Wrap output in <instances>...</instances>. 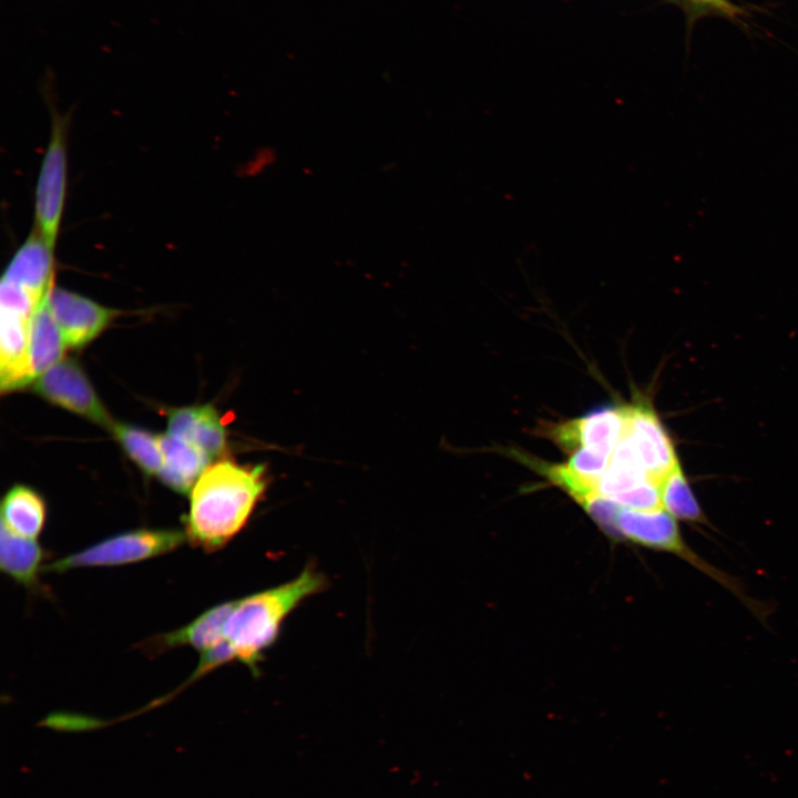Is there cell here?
<instances>
[{
  "label": "cell",
  "instance_id": "cell-8",
  "mask_svg": "<svg viewBox=\"0 0 798 798\" xmlns=\"http://www.w3.org/2000/svg\"><path fill=\"white\" fill-rule=\"evenodd\" d=\"M623 427L622 407L604 406L581 418L545 426L544 434L569 453L585 448L611 459Z\"/></svg>",
  "mask_w": 798,
  "mask_h": 798
},
{
  "label": "cell",
  "instance_id": "cell-20",
  "mask_svg": "<svg viewBox=\"0 0 798 798\" xmlns=\"http://www.w3.org/2000/svg\"><path fill=\"white\" fill-rule=\"evenodd\" d=\"M663 509L676 520L704 523L706 516L678 463L661 482Z\"/></svg>",
  "mask_w": 798,
  "mask_h": 798
},
{
  "label": "cell",
  "instance_id": "cell-21",
  "mask_svg": "<svg viewBox=\"0 0 798 798\" xmlns=\"http://www.w3.org/2000/svg\"><path fill=\"white\" fill-rule=\"evenodd\" d=\"M610 462V458L581 448L570 453L565 466L582 483L597 492V484Z\"/></svg>",
  "mask_w": 798,
  "mask_h": 798
},
{
  "label": "cell",
  "instance_id": "cell-4",
  "mask_svg": "<svg viewBox=\"0 0 798 798\" xmlns=\"http://www.w3.org/2000/svg\"><path fill=\"white\" fill-rule=\"evenodd\" d=\"M66 116L52 115L50 139L41 162L34 201V229L54 249L66 191Z\"/></svg>",
  "mask_w": 798,
  "mask_h": 798
},
{
  "label": "cell",
  "instance_id": "cell-3",
  "mask_svg": "<svg viewBox=\"0 0 798 798\" xmlns=\"http://www.w3.org/2000/svg\"><path fill=\"white\" fill-rule=\"evenodd\" d=\"M185 540V532L175 529L126 531L61 557L45 565L43 570L61 573L74 569L136 563L168 553L181 546Z\"/></svg>",
  "mask_w": 798,
  "mask_h": 798
},
{
  "label": "cell",
  "instance_id": "cell-11",
  "mask_svg": "<svg viewBox=\"0 0 798 798\" xmlns=\"http://www.w3.org/2000/svg\"><path fill=\"white\" fill-rule=\"evenodd\" d=\"M167 417V433L192 443L212 459L223 454L227 432L213 406L181 407L168 411Z\"/></svg>",
  "mask_w": 798,
  "mask_h": 798
},
{
  "label": "cell",
  "instance_id": "cell-13",
  "mask_svg": "<svg viewBox=\"0 0 798 798\" xmlns=\"http://www.w3.org/2000/svg\"><path fill=\"white\" fill-rule=\"evenodd\" d=\"M163 466L157 474L161 481L178 493L192 490L211 464L208 457L192 443L165 433L161 436Z\"/></svg>",
  "mask_w": 798,
  "mask_h": 798
},
{
  "label": "cell",
  "instance_id": "cell-22",
  "mask_svg": "<svg viewBox=\"0 0 798 798\" xmlns=\"http://www.w3.org/2000/svg\"><path fill=\"white\" fill-rule=\"evenodd\" d=\"M579 504L606 534L618 538L615 519L620 504L597 492L590 494Z\"/></svg>",
  "mask_w": 798,
  "mask_h": 798
},
{
  "label": "cell",
  "instance_id": "cell-14",
  "mask_svg": "<svg viewBox=\"0 0 798 798\" xmlns=\"http://www.w3.org/2000/svg\"><path fill=\"white\" fill-rule=\"evenodd\" d=\"M44 553L35 539L13 532L1 523L0 567L1 571L25 587L38 585Z\"/></svg>",
  "mask_w": 798,
  "mask_h": 798
},
{
  "label": "cell",
  "instance_id": "cell-5",
  "mask_svg": "<svg viewBox=\"0 0 798 798\" xmlns=\"http://www.w3.org/2000/svg\"><path fill=\"white\" fill-rule=\"evenodd\" d=\"M615 526L618 538L674 553L730 590L737 591V586L730 583L725 574L710 566L686 545L676 519L664 509L645 511L620 507Z\"/></svg>",
  "mask_w": 798,
  "mask_h": 798
},
{
  "label": "cell",
  "instance_id": "cell-10",
  "mask_svg": "<svg viewBox=\"0 0 798 798\" xmlns=\"http://www.w3.org/2000/svg\"><path fill=\"white\" fill-rule=\"evenodd\" d=\"M0 309V390L10 392L35 379L30 354L32 316Z\"/></svg>",
  "mask_w": 798,
  "mask_h": 798
},
{
  "label": "cell",
  "instance_id": "cell-16",
  "mask_svg": "<svg viewBox=\"0 0 798 798\" xmlns=\"http://www.w3.org/2000/svg\"><path fill=\"white\" fill-rule=\"evenodd\" d=\"M45 514L44 500L27 485H13L1 502V523L27 538L37 539L44 526Z\"/></svg>",
  "mask_w": 798,
  "mask_h": 798
},
{
  "label": "cell",
  "instance_id": "cell-23",
  "mask_svg": "<svg viewBox=\"0 0 798 798\" xmlns=\"http://www.w3.org/2000/svg\"><path fill=\"white\" fill-rule=\"evenodd\" d=\"M661 484L648 481L631 491L622 493L613 499L623 508L634 510H658L663 509L661 500Z\"/></svg>",
  "mask_w": 798,
  "mask_h": 798
},
{
  "label": "cell",
  "instance_id": "cell-9",
  "mask_svg": "<svg viewBox=\"0 0 798 798\" xmlns=\"http://www.w3.org/2000/svg\"><path fill=\"white\" fill-rule=\"evenodd\" d=\"M48 304L66 347H82L98 337L115 318L117 311L79 295L52 287Z\"/></svg>",
  "mask_w": 798,
  "mask_h": 798
},
{
  "label": "cell",
  "instance_id": "cell-7",
  "mask_svg": "<svg viewBox=\"0 0 798 798\" xmlns=\"http://www.w3.org/2000/svg\"><path fill=\"white\" fill-rule=\"evenodd\" d=\"M622 409L623 434L632 443L649 477L661 484L665 475L679 463L671 437L648 401L637 400Z\"/></svg>",
  "mask_w": 798,
  "mask_h": 798
},
{
  "label": "cell",
  "instance_id": "cell-1",
  "mask_svg": "<svg viewBox=\"0 0 798 798\" xmlns=\"http://www.w3.org/2000/svg\"><path fill=\"white\" fill-rule=\"evenodd\" d=\"M263 466L209 464L191 490L186 539L204 551L225 546L247 523L266 487Z\"/></svg>",
  "mask_w": 798,
  "mask_h": 798
},
{
  "label": "cell",
  "instance_id": "cell-19",
  "mask_svg": "<svg viewBox=\"0 0 798 798\" xmlns=\"http://www.w3.org/2000/svg\"><path fill=\"white\" fill-rule=\"evenodd\" d=\"M124 452L146 474H158L163 466L161 436L126 423L114 422L111 428Z\"/></svg>",
  "mask_w": 798,
  "mask_h": 798
},
{
  "label": "cell",
  "instance_id": "cell-12",
  "mask_svg": "<svg viewBox=\"0 0 798 798\" xmlns=\"http://www.w3.org/2000/svg\"><path fill=\"white\" fill-rule=\"evenodd\" d=\"M2 277L45 297L53 287L54 249L33 229L13 254Z\"/></svg>",
  "mask_w": 798,
  "mask_h": 798
},
{
  "label": "cell",
  "instance_id": "cell-25",
  "mask_svg": "<svg viewBox=\"0 0 798 798\" xmlns=\"http://www.w3.org/2000/svg\"><path fill=\"white\" fill-rule=\"evenodd\" d=\"M698 1L708 6H712L727 14H734L737 10L733 4L728 2V0H694Z\"/></svg>",
  "mask_w": 798,
  "mask_h": 798
},
{
  "label": "cell",
  "instance_id": "cell-24",
  "mask_svg": "<svg viewBox=\"0 0 798 798\" xmlns=\"http://www.w3.org/2000/svg\"><path fill=\"white\" fill-rule=\"evenodd\" d=\"M42 724L49 728L63 732H83L103 727L105 722L72 714H52Z\"/></svg>",
  "mask_w": 798,
  "mask_h": 798
},
{
  "label": "cell",
  "instance_id": "cell-6",
  "mask_svg": "<svg viewBox=\"0 0 798 798\" xmlns=\"http://www.w3.org/2000/svg\"><path fill=\"white\" fill-rule=\"evenodd\" d=\"M33 390L51 403L111 430L114 421L80 365L62 359L33 380Z\"/></svg>",
  "mask_w": 798,
  "mask_h": 798
},
{
  "label": "cell",
  "instance_id": "cell-17",
  "mask_svg": "<svg viewBox=\"0 0 798 798\" xmlns=\"http://www.w3.org/2000/svg\"><path fill=\"white\" fill-rule=\"evenodd\" d=\"M648 481L655 480L643 468L632 443L622 433L608 466L598 481L597 493L613 500Z\"/></svg>",
  "mask_w": 798,
  "mask_h": 798
},
{
  "label": "cell",
  "instance_id": "cell-15",
  "mask_svg": "<svg viewBox=\"0 0 798 798\" xmlns=\"http://www.w3.org/2000/svg\"><path fill=\"white\" fill-rule=\"evenodd\" d=\"M234 601L221 603L202 613L194 621L161 636L158 646H191L204 653L225 641L224 625Z\"/></svg>",
  "mask_w": 798,
  "mask_h": 798
},
{
  "label": "cell",
  "instance_id": "cell-2",
  "mask_svg": "<svg viewBox=\"0 0 798 798\" xmlns=\"http://www.w3.org/2000/svg\"><path fill=\"white\" fill-rule=\"evenodd\" d=\"M327 580L314 567L295 579L234 601L224 636L234 658L254 673L264 652L276 641L285 618L307 597L321 592Z\"/></svg>",
  "mask_w": 798,
  "mask_h": 798
},
{
  "label": "cell",
  "instance_id": "cell-18",
  "mask_svg": "<svg viewBox=\"0 0 798 798\" xmlns=\"http://www.w3.org/2000/svg\"><path fill=\"white\" fill-rule=\"evenodd\" d=\"M48 296L33 314L30 326V354L35 378L58 364L66 347L50 310Z\"/></svg>",
  "mask_w": 798,
  "mask_h": 798
}]
</instances>
